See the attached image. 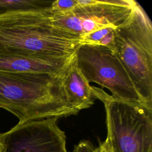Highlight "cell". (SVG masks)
Wrapping results in <instances>:
<instances>
[{
	"mask_svg": "<svg viewBox=\"0 0 152 152\" xmlns=\"http://www.w3.org/2000/svg\"><path fill=\"white\" fill-rule=\"evenodd\" d=\"M64 71H0V107L17 116L19 122L77 115L80 111L69 102L64 87Z\"/></svg>",
	"mask_w": 152,
	"mask_h": 152,
	"instance_id": "6da1fadb",
	"label": "cell"
},
{
	"mask_svg": "<svg viewBox=\"0 0 152 152\" xmlns=\"http://www.w3.org/2000/svg\"><path fill=\"white\" fill-rule=\"evenodd\" d=\"M49 7L0 17V49L46 58L72 56L81 39L55 26Z\"/></svg>",
	"mask_w": 152,
	"mask_h": 152,
	"instance_id": "7a4b0ae2",
	"label": "cell"
},
{
	"mask_svg": "<svg viewBox=\"0 0 152 152\" xmlns=\"http://www.w3.org/2000/svg\"><path fill=\"white\" fill-rule=\"evenodd\" d=\"M108 48L124 66L142 102L152 107V26L138 2L114 30Z\"/></svg>",
	"mask_w": 152,
	"mask_h": 152,
	"instance_id": "3957f363",
	"label": "cell"
},
{
	"mask_svg": "<svg viewBox=\"0 0 152 152\" xmlns=\"http://www.w3.org/2000/svg\"><path fill=\"white\" fill-rule=\"evenodd\" d=\"M93 87L94 97L104 106L107 137L112 152H152V107L113 98Z\"/></svg>",
	"mask_w": 152,
	"mask_h": 152,
	"instance_id": "277c9868",
	"label": "cell"
},
{
	"mask_svg": "<svg viewBox=\"0 0 152 152\" xmlns=\"http://www.w3.org/2000/svg\"><path fill=\"white\" fill-rule=\"evenodd\" d=\"M75 55L78 69L89 83L106 88L115 99L144 103L126 71L109 48L81 44Z\"/></svg>",
	"mask_w": 152,
	"mask_h": 152,
	"instance_id": "5b68a950",
	"label": "cell"
},
{
	"mask_svg": "<svg viewBox=\"0 0 152 152\" xmlns=\"http://www.w3.org/2000/svg\"><path fill=\"white\" fill-rule=\"evenodd\" d=\"M137 4L132 0H78L72 10L51 14L52 21L81 39L105 27H118L129 17Z\"/></svg>",
	"mask_w": 152,
	"mask_h": 152,
	"instance_id": "8992f818",
	"label": "cell"
},
{
	"mask_svg": "<svg viewBox=\"0 0 152 152\" xmlns=\"http://www.w3.org/2000/svg\"><path fill=\"white\" fill-rule=\"evenodd\" d=\"M57 118L18 122L0 133V152H68L66 135Z\"/></svg>",
	"mask_w": 152,
	"mask_h": 152,
	"instance_id": "52a82bcc",
	"label": "cell"
},
{
	"mask_svg": "<svg viewBox=\"0 0 152 152\" xmlns=\"http://www.w3.org/2000/svg\"><path fill=\"white\" fill-rule=\"evenodd\" d=\"M71 57L46 58L0 49V71L58 73L65 69Z\"/></svg>",
	"mask_w": 152,
	"mask_h": 152,
	"instance_id": "ba28073f",
	"label": "cell"
},
{
	"mask_svg": "<svg viewBox=\"0 0 152 152\" xmlns=\"http://www.w3.org/2000/svg\"><path fill=\"white\" fill-rule=\"evenodd\" d=\"M63 84L69 102L79 111L94 104L93 87L78 69L75 54L65 68Z\"/></svg>",
	"mask_w": 152,
	"mask_h": 152,
	"instance_id": "9c48e42d",
	"label": "cell"
},
{
	"mask_svg": "<svg viewBox=\"0 0 152 152\" xmlns=\"http://www.w3.org/2000/svg\"><path fill=\"white\" fill-rule=\"evenodd\" d=\"M52 2L37 0H0V17L16 12L45 8L49 7Z\"/></svg>",
	"mask_w": 152,
	"mask_h": 152,
	"instance_id": "30bf717a",
	"label": "cell"
},
{
	"mask_svg": "<svg viewBox=\"0 0 152 152\" xmlns=\"http://www.w3.org/2000/svg\"><path fill=\"white\" fill-rule=\"evenodd\" d=\"M116 27H107L92 32L81 38V44H94L109 47L113 39L114 30Z\"/></svg>",
	"mask_w": 152,
	"mask_h": 152,
	"instance_id": "8fae6325",
	"label": "cell"
},
{
	"mask_svg": "<svg viewBox=\"0 0 152 152\" xmlns=\"http://www.w3.org/2000/svg\"><path fill=\"white\" fill-rule=\"evenodd\" d=\"M78 0H57L52 1L49 8L52 15L67 12L72 10L77 5Z\"/></svg>",
	"mask_w": 152,
	"mask_h": 152,
	"instance_id": "7c38bea8",
	"label": "cell"
},
{
	"mask_svg": "<svg viewBox=\"0 0 152 152\" xmlns=\"http://www.w3.org/2000/svg\"><path fill=\"white\" fill-rule=\"evenodd\" d=\"M94 149V148L90 141L83 140L74 146L72 152H93Z\"/></svg>",
	"mask_w": 152,
	"mask_h": 152,
	"instance_id": "4fadbf2b",
	"label": "cell"
},
{
	"mask_svg": "<svg viewBox=\"0 0 152 152\" xmlns=\"http://www.w3.org/2000/svg\"><path fill=\"white\" fill-rule=\"evenodd\" d=\"M93 152H112L111 148L105 140L104 141L100 142L98 147L94 149Z\"/></svg>",
	"mask_w": 152,
	"mask_h": 152,
	"instance_id": "5bb4252c",
	"label": "cell"
}]
</instances>
